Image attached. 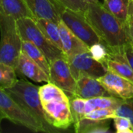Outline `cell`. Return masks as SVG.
Instances as JSON below:
<instances>
[{
    "label": "cell",
    "mask_w": 133,
    "mask_h": 133,
    "mask_svg": "<svg viewBox=\"0 0 133 133\" xmlns=\"http://www.w3.org/2000/svg\"><path fill=\"white\" fill-rule=\"evenodd\" d=\"M83 14L109 50L121 49L131 43L125 23L111 14L98 1L88 3Z\"/></svg>",
    "instance_id": "6da1fadb"
},
{
    "label": "cell",
    "mask_w": 133,
    "mask_h": 133,
    "mask_svg": "<svg viewBox=\"0 0 133 133\" xmlns=\"http://www.w3.org/2000/svg\"><path fill=\"white\" fill-rule=\"evenodd\" d=\"M41 103L48 123L58 130H65L73 125L69 97L51 83L39 87Z\"/></svg>",
    "instance_id": "7a4b0ae2"
},
{
    "label": "cell",
    "mask_w": 133,
    "mask_h": 133,
    "mask_svg": "<svg viewBox=\"0 0 133 133\" xmlns=\"http://www.w3.org/2000/svg\"><path fill=\"white\" fill-rule=\"evenodd\" d=\"M12 99L41 125L43 132H56L58 129L51 126L44 112L40 96L39 87L31 83L26 79H18L9 88L5 90Z\"/></svg>",
    "instance_id": "3957f363"
},
{
    "label": "cell",
    "mask_w": 133,
    "mask_h": 133,
    "mask_svg": "<svg viewBox=\"0 0 133 133\" xmlns=\"http://www.w3.org/2000/svg\"><path fill=\"white\" fill-rule=\"evenodd\" d=\"M22 49L16 19L0 9V62L16 67Z\"/></svg>",
    "instance_id": "277c9868"
},
{
    "label": "cell",
    "mask_w": 133,
    "mask_h": 133,
    "mask_svg": "<svg viewBox=\"0 0 133 133\" xmlns=\"http://www.w3.org/2000/svg\"><path fill=\"white\" fill-rule=\"evenodd\" d=\"M16 23L22 41H27L34 44L44 53L48 62L65 56L62 51L54 45L44 35L34 18L21 17L16 19Z\"/></svg>",
    "instance_id": "5b68a950"
},
{
    "label": "cell",
    "mask_w": 133,
    "mask_h": 133,
    "mask_svg": "<svg viewBox=\"0 0 133 133\" xmlns=\"http://www.w3.org/2000/svg\"><path fill=\"white\" fill-rule=\"evenodd\" d=\"M0 114L14 124L23 125L32 132H42L39 123L26 113L2 88L0 87Z\"/></svg>",
    "instance_id": "8992f818"
},
{
    "label": "cell",
    "mask_w": 133,
    "mask_h": 133,
    "mask_svg": "<svg viewBox=\"0 0 133 133\" xmlns=\"http://www.w3.org/2000/svg\"><path fill=\"white\" fill-rule=\"evenodd\" d=\"M66 58L76 80L81 77L98 79L108 71L106 65L95 60L89 51L78 53Z\"/></svg>",
    "instance_id": "52a82bcc"
},
{
    "label": "cell",
    "mask_w": 133,
    "mask_h": 133,
    "mask_svg": "<svg viewBox=\"0 0 133 133\" xmlns=\"http://www.w3.org/2000/svg\"><path fill=\"white\" fill-rule=\"evenodd\" d=\"M61 19L88 47L95 43L102 42L101 39L87 21L83 13L65 9L62 14Z\"/></svg>",
    "instance_id": "ba28073f"
},
{
    "label": "cell",
    "mask_w": 133,
    "mask_h": 133,
    "mask_svg": "<svg viewBox=\"0 0 133 133\" xmlns=\"http://www.w3.org/2000/svg\"><path fill=\"white\" fill-rule=\"evenodd\" d=\"M50 83L62 89L70 98L74 95L76 80L73 77L65 56L49 62Z\"/></svg>",
    "instance_id": "9c48e42d"
},
{
    "label": "cell",
    "mask_w": 133,
    "mask_h": 133,
    "mask_svg": "<svg viewBox=\"0 0 133 133\" xmlns=\"http://www.w3.org/2000/svg\"><path fill=\"white\" fill-rule=\"evenodd\" d=\"M111 97L122 100L133 97V83L111 71L97 79Z\"/></svg>",
    "instance_id": "30bf717a"
},
{
    "label": "cell",
    "mask_w": 133,
    "mask_h": 133,
    "mask_svg": "<svg viewBox=\"0 0 133 133\" xmlns=\"http://www.w3.org/2000/svg\"><path fill=\"white\" fill-rule=\"evenodd\" d=\"M34 19L44 18L58 23L65 8L58 0H23Z\"/></svg>",
    "instance_id": "8fae6325"
},
{
    "label": "cell",
    "mask_w": 133,
    "mask_h": 133,
    "mask_svg": "<svg viewBox=\"0 0 133 133\" xmlns=\"http://www.w3.org/2000/svg\"><path fill=\"white\" fill-rule=\"evenodd\" d=\"M58 25L62 41V52L65 58H69L78 53L89 51V47L80 40L62 20H61Z\"/></svg>",
    "instance_id": "7c38bea8"
},
{
    "label": "cell",
    "mask_w": 133,
    "mask_h": 133,
    "mask_svg": "<svg viewBox=\"0 0 133 133\" xmlns=\"http://www.w3.org/2000/svg\"><path fill=\"white\" fill-rule=\"evenodd\" d=\"M15 69L17 76L26 77L36 83L50 82L49 76L41 69V67L22 51L19 55L18 63Z\"/></svg>",
    "instance_id": "4fadbf2b"
},
{
    "label": "cell",
    "mask_w": 133,
    "mask_h": 133,
    "mask_svg": "<svg viewBox=\"0 0 133 133\" xmlns=\"http://www.w3.org/2000/svg\"><path fill=\"white\" fill-rule=\"evenodd\" d=\"M72 97L82 99H90L97 97H111L97 79L81 77L76 80L74 95Z\"/></svg>",
    "instance_id": "5bb4252c"
},
{
    "label": "cell",
    "mask_w": 133,
    "mask_h": 133,
    "mask_svg": "<svg viewBox=\"0 0 133 133\" xmlns=\"http://www.w3.org/2000/svg\"><path fill=\"white\" fill-rule=\"evenodd\" d=\"M105 65L108 71L123 76L133 83V69L124 55L123 48L109 50Z\"/></svg>",
    "instance_id": "9a60e30c"
},
{
    "label": "cell",
    "mask_w": 133,
    "mask_h": 133,
    "mask_svg": "<svg viewBox=\"0 0 133 133\" xmlns=\"http://www.w3.org/2000/svg\"><path fill=\"white\" fill-rule=\"evenodd\" d=\"M73 125L76 133L111 132L110 129V119L94 120L84 117Z\"/></svg>",
    "instance_id": "2e32d148"
},
{
    "label": "cell",
    "mask_w": 133,
    "mask_h": 133,
    "mask_svg": "<svg viewBox=\"0 0 133 133\" xmlns=\"http://www.w3.org/2000/svg\"><path fill=\"white\" fill-rule=\"evenodd\" d=\"M0 9L15 19L33 17V15L23 0H0Z\"/></svg>",
    "instance_id": "e0dca14e"
},
{
    "label": "cell",
    "mask_w": 133,
    "mask_h": 133,
    "mask_svg": "<svg viewBox=\"0 0 133 133\" xmlns=\"http://www.w3.org/2000/svg\"><path fill=\"white\" fill-rule=\"evenodd\" d=\"M37 25L42 31L44 35L57 48L62 51V41L60 38L59 29L58 23L50 19L39 18L35 19Z\"/></svg>",
    "instance_id": "ac0fdd59"
},
{
    "label": "cell",
    "mask_w": 133,
    "mask_h": 133,
    "mask_svg": "<svg viewBox=\"0 0 133 133\" xmlns=\"http://www.w3.org/2000/svg\"><path fill=\"white\" fill-rule=\"evenodd\" d=\"M21 51L25 53L28 57L39 65L48 75L49 74V62L44 53L30 41H22Z\"/></svg>",
    "instance_id": "d6986e66"
},
{
    "label": "cell",
    "mask_w": 133,
    "mask_h": 133,
    "mask_svg": "<svg viewBox=\"0 0 133 133\" xmlns=\"http://www.w3.org/2000/svg\"><path fill=\"white\" fill-rule=\"evenodd\" d=\"M103 5L115 16L126 23L132 0H103Z\"/></svg>",
    "instance_id": "ffe728a7"
},
{
    "label": "cell",
    "mask_w": 133,
    "mask_h": 133,
    "mask_svg": "<svg viewBox=\"0 0 133 133\" xmlns=\"http://www.w3.org/2000/svg\"><path fill=\"white\" fill-rule=\"evenodd\" d=\"M122 99L115 97H97L86 100L85 115L98 108L115 109L120 104Z\"/></svg>",
    "instance_id": "44dd1931"
},
{
    "label": "cell",
    "mask_w": 133,
    "mask_h": 133,
    "mask_svg": "<svg viewBox=\"0 0 133 133\" xmlns=\"http://www.w3.org/2000/svg\"><path fill=\"white\" fill-rule=\"evenodd\" d=\"M16 69L5 63L0 62V87L5 90L12 87L18 80Z\"/></svg>",
    "instance_id": "7402d4cb"
},
{
    "label": "cell",
    "mask_w": 133,
    "mask_h": 133,
    "mask_svg": "<svg viewBox=\"0 0 133 133\" xmlns=\"http://www.w3.org/2000/svg\"><path fill=\"white\" fill-rule=\"evenodd\" d=\"M85 99L76 97L69 98L70 110L73 118V125L85 117Z\"/></svg>",
    "instance_id": "603a6c76"
},
{
    "label": "cell",
    "mask_w": 133,
    "mask_h": 133,
    "mask_svg": "<svg viewBox=\"0 0 133 133\" xmlns=\"http://www.w3.org/2000/svg\"><path fill=\"white\" fill-rule=\"evenodd\" d=\"M89 52L95 60L105 65L108 57L109 49L104 43L99 42L90 45L89 47Z\"/></svg>",
    "instance_id": "cb8c5ba5"
},
{
    "label": "cell",
    "mask_w": 133,
    "mask_h": 133,
    "mask_svg": "<svg viewBox=\"0 0 133 133\" xmlns=\"http://www.w3.org/2000/svg\"><path fill=\"white\" fill-rule=\"evenodd\" d=\"M115 115L118 117L128 118L133 125V97L122 100L115 108Z\"/></svg>",
    "instance_id": "d4e9b609"
},
{
    "label": "cell",
    "mask_w": 133,
    "mask_h": 133,
    "mask_svg": "<svg viewBox=\"0 0 133 133\" xmlns=\"http://www.w3.org/2000/svg\"><path fill=\"white\" fill-rule=\"evenodd\" d=\"M116 117L114 108H98L85 115V118L94 120L113 119Z\"/></svg>",
    "instance_id": "484cf974"
},
{
    "label": "cell",
    "mask_w": 133,
    "mask_h": 133,
    "mask_svg": "<svg viewBox=\"0 0 133 133\" xmlns=\"http://www.w3.org/2000/svg\"><path fill=\"white\" fill-rule=\"evenodd\" d=\"M65 9L84 13L88 3L85 0H58Z\"/></svg>",
    "instance_id": "4316f807"
},
{
    "label": "cell",
    "mask_w": 133,
    "mask_h": 133,
    "mask_svg": "<svg viewBox=\"0 0 133 133\" xmlns=\"http://www.w3.org/2000/svg\"><path fill=\"white\" fill-rule=\"evenodd\" d=\"M114 119L118 133H133V125L128 118L116 116Z\"/></svg>",
    "instance_id": "83f0119b"
},
{
    "label": "cell",
    "mask_w": 133,
    "mask_h": 133,
    "mask_svg": "<svg viewBox=\"0 0 133 133\" xmlns=\"http://www.w3.org/2000/svg\"><path fill=\"white\" fill-rule=\"evenodd\" d=\"M123 52L127 58L128 62H129L131 67L133 69V44L132 43L127 44L124 48H123Z\"/></svg>",
    "instance_id": "f1b7e54d"
},
{
    "label": "cell",
    "mask_w": 133,
    "mask_h": 133,
    "mask_svg": "<svg viewBox=\"0 0 133 133\" xmlns=\"http://www.w3.org/2000/svg\"><path fill=\"white\" fill-rule=\"evenodd\" d=\"M125 25L128 34L130 38V42L133 44V15H129Z\"/></svg>",
    "instance_id": "f546056e"
},
{
    "label": "cell",
    "mask_w": 133,
    "mask_h": 133,
    "mask_svg": "<svg viewBox=\"0 0 133 133\" xmlns=\"http://www.w3.org/2000/svg\"><path fill=\"white\" fill-rule=\"evenodd\" d=\"M129 15H133V0H132L130 7H129Z\"/></svg>",
    "instance_id": "4dcf8cb0"
},
{
    "label": "cell",
    "mask_w": 133,
    "mask_h": 133,
    "mask_svg": "<svg viewBox=\"0 0 133 133\" xmlns=\"http://www.w3.org/2000/svg\"><path fill=\"white\" fill-rule=\"evenodd\" d=\"M3 119H4V118H3L2 115L0 114V132H2V129H1V123H2V121Z\"/></svg>",
    "instance_id": "1f68e13d"
},
{
    "label": "cell",
    "mask_w": 133,
    "mask_h": 133,
    "mask_svg": "<svg viewBox=\"0 0 133 133\" xmlns=\"http://www.w3.org/2000/svg\"><path fill=\"white\" fill-rule=\"evenodd\" d=\"M87 3H90V2H97L99 0H85Z\"/></svg>",
    "instance_id": "d6a6232c"
}]
</instances>
